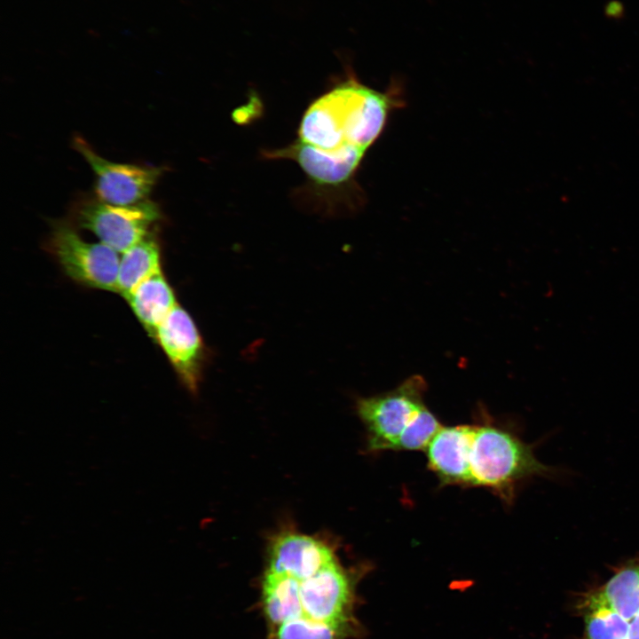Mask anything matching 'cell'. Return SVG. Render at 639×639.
Wrapping results in <instances>:
<instances>
[{
  "mask_svg": "<svg viewBox=\"0 0 639 639\" xmlns=\"http://www.w3.org/2000/svg\"><path fill=\"white\" fill-rule=\"evenodd\" d=\"M335 560L333 549L324 541L285 532L271 543L266 571L301 580L313 576Z\"/></svg>",
  "mask_w": 639,
  "mask_h": 639,
  "instance_id": "9c48e42d",
  "label": "cell"
},
{
  "mask_svg": "<svg viewBox=\"0 0 639 639\" xmlns=\"http://www.w3.org/2000/svg\"><path fill=\"white\" fill-rule=\"evenodd\" d=\"M466 450V487H484L510 502L516 485L548 469L514 433L493 424H471Z\"/></svg>",
  "mask_w": 639,
  "mask_h": 639,
  "instance_id": "7a4b0ae2",
  "label": "cell"
},
{
  "mask_svg": "<svg viewBox=\"0 0 639 639\" xmlns=\"http://www.w3.org/2000/svg\"><path fill=\"white\" fill-rule=\"evenodd\" d=\"M125 299L151 337L178 304L162 271L141 282Z\"/></svg>",
  "mask_w": 639,
  "mask_h": 639,
  "instance_id": "8fae6325",
  "label": "cell"
},
{
  "mask_svg": "<svg viewBox=\"0 0 639 639\" xmlns=\"http://www.w3.org/2000/svg\"><path fill=\"white\" fill-rule=\"evenodd\" d=\"M153 338L183 385L192 394L197 393L209 353L191 315L178 304L158 326Z\"/></svg>",
  "mask_w": 639,
  "mask_h": 639,
  "instance_id": "ba28073f",
  "label": "cell"
},
{
  "mask_svg": "<svg viewBox=\"0 0 639 639\" xmlns=\"http://www.w3.org/2000/svg\"><path fill=\"white\" fill-rule=\"evenodd\" d=\"M425 390L424 380L413 376L390 391L357 401V413L366 427L370 452L397 451L400 438L425 406Z\"/></svg>",
  "mask_w": 639,
  "mask_h": 639,
  "instance_id": "3957f363",
  "label": "cell"
},
{
  "mask_svg": "<svg viewBox=\"0 0 639 639\" xmlns=\"http://www.w3.org/2000/svg\"><path fill=\"white\" fill-rule=\"evenodd\" d=\"M73 146L95 174L94 188L98 200L109 204L130 205L146 200L164 171L163 167L106 160L79 136L75 137Z\"/></svg>",
  "mask_w": 639,
  "mask_h": 639,
  "instance_id": "52a82bcc",
  "label": "cell"
},
{
  "mask_svg": "<svg viewBox=\"0 0 639 639\" xmlns=\"http://www.w3.org/2000/svg\"><path fill=\"white\" fill-rule=\"evenodd\" d=\"M270 639H345L352 634L343 628L304 619L283 623L271 629Z\"/></svg>",
  "mask_w": 639,
  "mask_h": 639,
  "instance_id": "9a60e30c",
  "label": "cell"
},
{
  "mask_svg": "<svg viewBox=\"0 0 639 639\" xmlns=\"http://www.w3.org/2000/svg\"><path fill=\"white\" fill-rule=\"evenodd\" d=\"M122 254L117 293L125 299L141 282L162 270L161 248L154 235L147 234Z\"/></svg>",
  "mask_w": 639,
  "mask_h": 639,
  "instance_id": "7c38bea8",
  "label": "cell"
},
{
  "mask_svg": "<svg viewBox=\"0 0 639 639\" xmlns=\"http://www.w3.org/2000/svg\"><path fill=\"white\" fill-rule=\"evenodd\" d=\"M393 92L368 87L349 72L308 106L296 138L282 148L268 150V159L295 162L318 194L353 186L367 151L398 105Z\"/></svg>",
  "mask_w": 639,
  "mask_h": 639,
  "instance_id": "6da1fadb",
  "label": "cell"
},
{
  "mask_svg": "<svg viewBox=\"0 0 639 639\" xmlns=\"http://www.w3.org/2000/svg\"><path fill=\"white\" fill-rule=\"evenodd\" d=\"M161 217L159 206L148 200L130 205L91 201L82 204L75 213L79 227L91 231L118 253L144 239Z\"/></svg>",
  "mask_w": 639,
  "mask_h": 639,
  "instance_id": "8992f818",
  "label": "cell"
},
{
  "mask_svg": "<svg viewBox=\"0 0 639 639\" xmlns=\"http://www.w3.org/2000/svg\"><path fill=\"white\" fill-rule=\"evenodd\" d=\"M359 575L361 573L349 572L335 560L313 576L299 580L301 612L298 619L356 633L359 625L353 608Z\"/></svg>",
  "mask_w": 639,
  "mask_h": 639,
  "instance_id": "277c9868",
  "label": "cell"
},
{
  "mask_svg": "<svg viewBox=\"0 0 639 639\" xmlns=\"http://www.w3.org/2000/svg\"><path fill=\"white\" fill-rule=\"evenodd\" d=\"M593 593L630 621L639 612V559L624 564Z\"/></svg>",
  "mask_w": 639,
  "mask_h": 639,
  "instance_id": "4fadbf2b",
  "label": "cell"
},
{
  "mask_svg": "<svg viewBox=\"0 0 639 639\" xmlns=\"http://www.w3.org/2000/svg\"><path fill=\"white\" fill-rule=\"evenodd\" d=\"M471 424L442 426L425 449L428 468L441 485L466 487L465 454Z\"/></svg>",
  "mask_w": 639,
  "mask_h": 639,
  "instance_id": "30bf717a",
  "label": "cell"
},
{
  "mask_svg": "<svg viewBox=\"0 0 639 639\" xmlns=\"http://www.w3.org/2000/svg\"><path fill=\"white\" fill-rule=\"evenodd\" d=\"M586 639H627L629 622L598 598L593 591L580 603Z\"/></svg>",
  "mask_w": 639,
  "mask_h": 639,
  "instance_id": "5bb4252c",
  "label": "cell"
},
{
  "mask_svg": "<svg viewBox=\"0 0 639 639\" xmlns=\"http://www.w3.org/2000/svg\"><path fill=\"white\" fill-rule=\"evenodd\" d=\"M627 639H639V612L629 622V630Z\"/></svg>",
  "mask_w": 639,
  "mask_h": 639,
  "instance_id": "2e32d148",
  "label": "cell"
},
{
  "mask_svg": "<svg viewBox=\"0 0 639 639\" xmlns=\"http://www.w3.org/2000/svg\"><path fill=\"white\" fill-rule=\"evenodd\" d=\"M49 248L67 276L83 286L117 292L118 252L102 242L84 241L74 227L56 223Z\"/></svg>",
  "mask_w": 639,
  "mask_h": 639,
  "instance_id": "5b68a950",
  "label": "cell"
}]
</instances>
